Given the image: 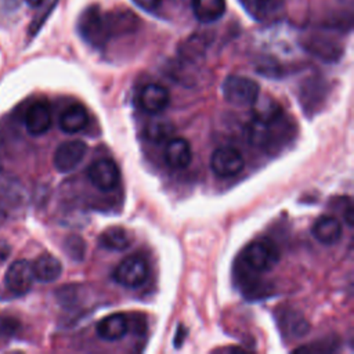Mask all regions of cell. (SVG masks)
<instances>
[{
	"label": "cell",
	"instance_id": "44dd1931",
	"mask_svg": "<svg viewBox=\"0 0 354 354\" xmlns=\"http://www.w3.org/2000/svg\"><path fill=\"white\" fill-rule=\"evenodd\" d=\"M248 11L257 19H266L275 15L283 4V0H241Z\"/></svg>",
	"mask_w": 354,
	"mask_h": 354
},
{
	"label": "cell",
	"instance_id": "7a4b0ae2",
	"mask_svg": "<svg viewBox=\"0 0 354 354\" xmlns=\"http://www.w3.org/2000/svg\"><path fill=\"white\" fill-rule=\"evenodd\" d=\"M243 264L254 272H267L279 261V250L268 238H260L250 242L242 253Z\"/></svg>",
	"mask_w": 354,
	"mask_h": 354
},
{
	"label": "cell",
	"instance_id": "5bb4252c",
	"mask_svg": "<svg viewBox=\"0 0 354 354\" xmlns=\"http://www.w3.org/2000/svg\"><path fill=\"white\" fill-rule=\"evenodd\" d=\"M191 144L183 137H171L167 140L165 149V160L174 169H184L191 163Z\"/></svg>",
	"mask_w": 354,
	"mask_h": 354
},
{
	"label": "cell",
	"instance_id": "4316f807",
	"mask_svg": "<svg viewBox=\"0 0 354 354\" xmlns=\"http://www.w3.org/2000/svg\"><path fill=\"white\" fill-rule=\"evenodd\" d=\"M185 335H187V333H185L184 326L180 325V326H178V330H177V333H176V339H174V346H176V347H180V346H181V343H183Z\"/></svg>",
	"mask_w": 354,
	"mask_h": 354
},
{
	"label": "cell",
	"instance_id": "8992f818",
	"mask_svg": "<svg viewBox=\"0 0 354 354\" xmlns=\"http://www.w3.org/2000/svg\"><path fill=\"white\" fill-rule=\"evenodd\" d=\"M87 176L95 188L105 192L112 191L120 181V171L118 165L108 158L94 160L88 166Z\"/></svg>",
	"mask_w": 354,
	"mask_h": 354
},
{
	"label": "cell",
	"instance_id": "9c48e42d",
	"mask_svg": "<svg viewBox=\"0 0 354 354\" xmlns=\"http://www.w3.org/2000/svg\"><path fill=\"white\" fill-rule=\"evenodd\" d=\"M105 15L108 19L112 37L133 33L140 26L138 17L131 10L124 7H116L109 11H105Z\"/></svg>",
	"mask_w": 354,
	"mask_h": 354
},
{
	"label": "cell",
	"instance_id": "83f0119b",
	"mask_svg": "<svg viewBox=\"0 0 354 354\" xmlns=\"http://www.w3.org/2000/svg\"><path fill=\"white\" fill-rule=\"evenodd\" d=\"M26 3H28V6H30V7H40L41 6V3H43V0H25Z\"/></svg>",
	"mask_w": 354,
	"mask_h": 354
},
{
	"label": "cell",
	"instance_id": "cb8c5ba5",
	"mask_svg": "<svg viewBox=\"0 0 354 354\" xmlns=\"http://www.w3.org/2000/svg\"><path fill=\"white\" fill-rule=\"evenodd\" d=\"M65 250L68 252V254L73 259V260H82L84 257V252H86V245L84 241L80 236L72 235L65 241Z\"/></svg>",
	"mask_w": 354,
	"mask_h": 354
},
{
	"label": "cell",
	"instance_id": "ac0fdd59",
	"mask_svg": "<svg viewBox=\"0 0 354 354\" xmlns=\"http://www.w3.org/2000/svg\"><path fill=\"white\" fill-rule=\"evenodd\" d=\"M33 275L40 282H53L62 274L61 261L53 254H41L32 264Z\"/></svg>",
	"mask_w": 354,
	"mask_h": 354
},
{
	"label": "cell",
	"instance_id": "6da1fadb",
	"mask_svg": "<svg viewBox=\"0 0 354 354\" xmlns=\"http://www.w3.org/2000/svg\"><path fill=\"white\" fill-rule=\"evenodd\" d=\"M77 32L94 48H102L112 37L105 11L100 6H88L77 19Z\"/></svg>",
	"mask_w": 354,
	"mask_h": 354
},
{
	"label": "cell",
	"instance_id": "2e32d148",
	"mask_svg": "<svg viewBox=\"0 0 354 354\" xmlns=\"http://www.w3.org/2000/svg\"><path fill=\"white\" fill-rule=\"evenodd\" d=\"M88 123L87 109L82 104L69 105L59 116V127L68 134H75L83 130Z\"/></svg>",
	"mask_w": 354,
	"mask_h": 354
},
{
	"label": "cell",
	"instance_id": "d6986e66",
	"mask_svg": "<svg viewBox=\"0 0 354 354\" xmlns=\"http://www.w3.org/2000/svg\"><path fill=\"white\" fill-rule=\"evenodd\" d=\"M253 106V120L264 123V124H271L282 118V108L281 105L274 101L272 98L268 97H259L256 98Z\"/></svg>",
	"mask_w": 354,
	"mask_h": 354
},
{
	"label": "cell",
	"instance_id": "7c38bea8",
	"mask_svg": "<svg viewBox=\"0 0 354 354\" xmlns=\"http://www.w3.org/2000/svg\"><path fill=\"white\" fill-rule=\"evenodd\" d=\"M303 46L308 53L328 62L336 61L342 54V47L339 46V43L335 41L332 37H328L324 35L308 36L304 40Z\"/></svg>",
	"mask_w": 354,
	"mask_h": 354
},
{
	"label": "cell",
	"instance_id": "3957f363",
	"mask_svg": "<svg viewBox=\"0 0 354 354\" xmlns=\"http://www.w3.org/2000/svg\"><path fill=\"white\" fill-rule=\"evenodd\" d=\"M221 93L224 100L235 106H252L260 94V87L250 77L232 75L223 82Z\"/></svg>",
	"mask_w": 354,
	"mask_h": 354
},
{
	"label": "cell",
	"instance_id": "4fadbf2b",
	"mask_svg": "<svg viewBox=\"0 0 354 354\" xmlns=\"http://www.w3.org/2000/svg\"><path fill=\"white\" fill-rule=\"evenodd\" d=\"M97 335L106 342L120 340L129 330L127 317L122 313H115L104 317L95 326Z\"/></svg>",
	"mask_w": 354,
	"mask_h": 354
},
{
	"label": "cell",
	"instance_id": "484cf974",
	"mask_svg": "<svg viewBox=\"0 0 354 354\" xmlns=\"http://www.w3.org/2000/svg\"><path fill=\"white\" fill-rule=\"evenodd\" d=\"M136 6H138L141 10L148 12H155L163 0H131Z\"/></svg>",
	"mask_w": 354,
	"mask_h": 354
},
{
	"label": "cell",
	"instance_id": "7402d4cb",
	"mask_svg": "<svg viewBox=\"0 0 354 354\" xmlns=\"http://www.w3.org/2000/svg\"><path fill=\"white\" fill-rule=\"evenodd\" d=\"M207 44L209 40L205 35H194L183 44L181 54L188 59H196L205 54Z\"/></svg>",
	"mask_w": 354,
	"mask_h": 354
},
{
	"label": "cell",
	"instance_id": "30bf717a",
	"mask_svg": "<svg viewBox=\"0 0 354 354\" xmlns=\"http://www.w3.org/2000/svg\"><path fill=\"white\" fill-rule=\"evenodd\" d=\"M170 101L169 90L159 83H148L140 93V104L148 113L156 115L162 112Z\"/></svg>",
	"mask_w": 354,
	"mask_h": 354
},
{
	"label": "cell",
	"instance_id": "603a6c76",
	"mask_svg": "<svg viewBox=\"0 0 354 354\" xmlns=\"http://www.w3.org/2000/svg\"><path fill=\"white\" fill-rule=\"evenodd\" d=\"M174 127L167 120H152L147 126V137L155 142L170 140L173 136Z\"/></svg>",
	"mask_w": 354,
	"mask_h": 354
},
{
	"label": "cell",
	"instance_id": "d4e9b609",
	"mask_svg": "<svg viewBox=\"0 0 354 354\" xmlns=\"http://www.w3.org/2000/svg\"><path fill=\"white\" fill-rule=\"evenodd\" d=\"M57 1H58V0H53L46 8H43V11L40 12V15H37V18H35V21H33L32 25H30V33H32V35H35V33L40 29V26L44 24V21L47 19V17H48V15L51 14V11L55 8Z\"/></svg>",
	"mask_w": 354,
	"mask_h": 354
},
{
	"label": "cell",
	"instance_id": "5b68a950",
	"mask_svg": "<svg viewBox=\"0 0 354 354\" xmlns=\"http://www.w3.org/2000/svg\"><path fill=\"white\" fill-rule=\"evenodd\" d=\"M242 153L232 147H218L210 156V167L218 177H232L243 169Z\"/></svg>",
	"mask_w": 354,
	"mask_h": 354
},
{
	"label": "cell",
	"instance_id": "8fae6325",
	"mask_svg": "<svg viewBox=\"0 0 354 354\" xmlns=\"http://www.w3.org/2000/svg\"><path fill=\"white\" fill-rule=\"evenodd\" d=\"M25 127L32 136H41L51 127V109L47 102H33L25 116Z\"/></svg>",
	"mask_w": 354,
	"mask_h": 354
},
{
	"label": "cell",
	"instance_id": "277c9868",
	"mask_svg": "<svg viewBox=\"0 0 354 354\" xmlns=\"http://www.w3.org/2000/svg\"><path fill=\"white\" fill-rule=\"evenodd\" d=\"M148 263L138 254L127 256L123 259L113 271L115 281L126 288H138L148 278Z\"/></svg>",
	"mask_w": 354,
	"mask_h": 354
},
{
	"label": "cell",
	"instance_id": "ba28073f",
	"mask_svg": "<svg viewBox=\"0 0 354 354\" xmlns=\"http://www.w3.org/2000/svg\"><path fill=\"white\" fill-rule=\"evenodd\" d=\"M35 275L32 263L25 259L14 261L6 272V286L12 295H25L32 288Z\"/></svg>",
	"mask_w": 354,
	"mask_h": 354
},
{
	"label": "cell",
	"instance_id": "52a82bcc",
	"mask_svg": "<svg viewBox=\"0 0 354 354\" xmlns=\"http://www.w3.org/2000/svg\"><path fill=\"white\" fill-rule=\"evenodd\" d=\"M87 145L80 140H71L58 145L54 152L53 163L59 173H69L84 159Z\"/></svg>",
	"mask_w": 354,
	"mask_h": 354
},
{
	"label": "cell",
	"instance_id": "ffe728a7",
	"mask_svg": "<svg viewBox=\"0 0 354 354\" xmlns=\"http://www.w3.org/2000/svg\"><path fill=\"white\" fill-rule=\"evenodd\" d=\"M98 243L106 250L122 252L130 246L131 236L123 227H111L100 235Z\"/></svg>",
	"mask_w": 354,
	"mask_h": 354
},
{
	"label": "cell",
	"instance_id": "9a60e30c",
	"mask_svg": "<svg viewBox=\"0 0 354 354\" xmlns=\"http://www.w3.org/2000/svg\"><path fill=\"white\" fill-rule=\"evenodd\" d=\"M313 235L324 245H333L342 236V224L332 216H321L313 225Z\"/></svg>",
	"mask_w": 354,
	"mask_h": 354
},
{
	"label": "cell",
	"instance_id": "e0dca14e",
	"mask_svg": "<svg viewBox=\"0 0 354 354\" xmlns=\"http://www.w3.org/2000/svg\"><path fill=\"white\" fill-rule=\"evenodd\" d=\"M192 12L202 24H212L225 12V0H192Z\"/></svg>",
	"mask_w": 354,
	"mask_h": 354
}]
</instances>
